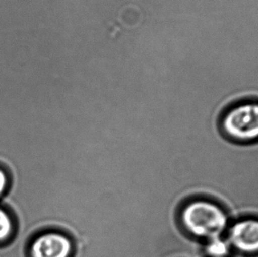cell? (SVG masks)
Masks as SVG:
<instances>
[{"mask_svg":"<svg viewBox=\"0 0 258 257\" xmlns=\"http://www.w3.org/2000/svg\"><path fill=\"white\" fill-rule=\"evenodd\" d=\"M182 231L199 241L224 236L230 226L227 209L208 198H194L186 202L178 213Z\"/></svg>","mask_w":258,"mask_h":257,"instance_id":"obj_1","label":"cell"},{"mask_svg":"<svg viewBox=\"0 0 258 257\" xmlns=\"http://www.w3.org/2000/svg\"><path fill=\"white\" fill-rule=\"evenodd\" d=\"M220 131L232 142H258V101H243L228 108L220 120Z\"/></svg>","mask_w":258,"mask_h":257,"instance_id":"obj_2","label":"cell"},{"mask_svg":"<svg viewBox=\"0 0 258 257\" xmlns=\"http://www.w3.org/2000/svg\"><path fill=\"white\" fill-rule=\"evenodd\" d=\"M74 241L59 230L47 229L35 234L26 248L27 257H73Z\"/></svg>","mask_w":258,"mask_h":257,"instance_id":"obj_3","label":"cell"},{"mask_svg":"<svg viewBox=\"0 0 258 257\" xmlns=\"http://www.w3.org/2000/svg\"><path fill=\"white\" fill-rule=\"evenodd\" d=\"M227 238L232 250L245 256L258 255V219L244 217L231 223Z\"/></svg>","mask_w":258,"mask_h":257,"instance_id":"obj_4","label":"cell"},{"mask_svg":"<svg viewBox=\"0 0 258 257\" xmlns=\"http://www.w3.org/2000/svg\"><path fill=\"white\" fill-rule=\"evenodd\" d=\"M18 234V220L14 212L0 203V248L14 242Z\"/></svg>","mask_w":258,"mask_h":257,"instance_id":"obj_5","label":"cell"},{"mask_svg":"<svg viewBox=\"0 0 258 257\" xmlns=\"http://www.w3.org/2000/svg\"><path fill=\"white\" fill-rule=\"evenodd\" d=\"M203 252L206 257H229L232 247L226 237H215L204 241Z\"/></svg>","mask_w":258,"mask_h":257,"instance_id":"obj_6","label":"cell"},{"mask_svg":"<svg viewBox=\"0 0 258 257\" xmlns=\"http://www.w3.org/2000/svg\"><path fill=\"white\" fill-rule=\"evenodd\" d=\"M12 187V176L7 167L0 165V202L9 194Z\"/></svg>","mask_w":258,"mask_h":257,"instance_id":"obj_7","label":"cell"}]
</instances>
